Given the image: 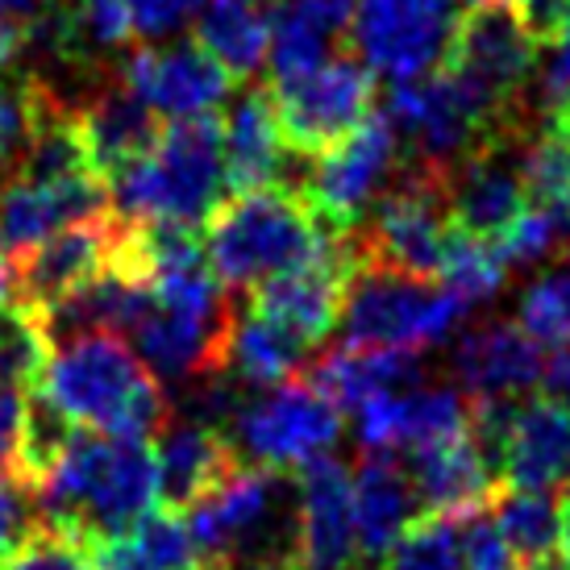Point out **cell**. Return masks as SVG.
<instances>
[{"instance_id": "obj_29", "label": "cell", "mask_w": 570, "mask_h": 570, "mask_svg": "<svg viewBox=\"0 0 570 570\" xmlns=\"http://www.w3.org/2000/svg\"><path fill=\"white\" fill-rule=\"evenodd\" d=\"M358 0H284L271 17V80L284 83L330 59V47L350 30Z\"/></svg>"}, {"instance_id": "obj_16", "label": "cell", "mask_w": 570, "mask_h": 570, "mask_svg": "<svg viewBox=\"0 0 570 570\" xmlns=\"http://www.w3.org/2000/svg\"><path fill=\"white\" fill-rule=\"evenodd\" d=\"M126 217H96V222L67 225L47 242H38L30 250L13 254L9 275H13V304L42 308V304L67 296L71 287L88 284L92 275L112 267V254L121 246Z\"/></svg>"}, {"instance_id": "obj_5", "label": "cell", "mask_w": 570, "mask_h": 570, "mask_svg": "<svg viewBox=\"0 0 570 570\" xmlns=\"http://www.w3.org/2000/svg\"><path fill=\"white\" fill-rule=\"evenodd\" d=\"M383 112L396 126L400 142L412 146V163H425L442 175L491 138L529 126L524 112L495 105L488 92H479L475 83L450 67L425 71L416 80H396L387 88Z\"/></svg>"}, {"instance_id": "obj_41", "label": "cell", "mask_w": 570, "mask_h": 570, "mask_svg": "<svg viewBox=\"0 0 570 570\" xmlns=\"http://www.w3.org/2000/svg\"><path fill=\"white\" fill-rule=\"evenodd\" d=\"M558 225H562L558 213L529 205L500 238H491V242H495V250H500V258H504L508 267H529V263H541V258L558 246V238H562Z\"/></svg>"}, {"instance_id": "obj_15", "label": "cell", "mask_w": 570, "mask_h": 570, "mask_svg": "<svg viewBox=\"0 0 570 570\" xmlns=\"http://www.w3.org/2000/svg\"><path fill=\"white\" fill-rule=\"evenodd\" d=\"M529 138H533L529 126L508 129L445 171L450 217L459 229L479 234V238H500L508 225L521 217L529 205V196H524V146H529Z\"/></svg>"}, {"instance_id": "obj_3", "label": "cell", "mask_w": 570, "mask_h": 570, "mask_svg": "<svg viewBox=\"0 0 570 570\" xmlns=\"http://www.w3.org/2000/svg\"><path fill=\"white\" fill-rule=\"evenodd\" d=\"M225 191L222 117H184L163 126L159 142L109 179L112 213L126 222H208Z\"/></svg>"}, {"instance_id": "obj_42", "label": "cell", "mask_w": 570, "mask_h": 570, "mask_svg": "<svg viewBox=\"0 0 570 570\" xmlns=\"http://www.w3.org/2000/svg\"><path fill=\"white\" fill-rule=\"evenodd\" d=\"M42 524V508H38V483L26 479L17 466L0 471V541L13 550L30 538Z\"/></svg>"}, {"instance_id": "obj_53", "label": "cell", "mask_w": 570, "mask_h": 570, "mask_svg": "<svg viewBox=\"0 0 570 570\" xmlns=\"http://www.w3.org/2000/svg\"><path fill=\"white\" fill-rule=\"evenodd\" d=\"M550 117H554V121H562V126L570 129V100H567V105H562L558 112H550Z\"/></svg>"}, {"instance_id": "obj_52", "label": "cell", "mask_w": 570, "mask_h": 570, "mask_svg": "<svg viewBox=\"0 0 570 570\" xmlns=\"http://www.w3.org/2000/svg\"><path fill=\"white\" fill-rule=\"evenodd\" d=\"M558 517H562V550H567V558H570V488H567V495H562V504H558Z\"/></svg>"}, {"instance_id": "obj_37", "label": "cell", "mask_w": 570, "mask_h": 570, "mask_svg": "<svg viewBox=\"0 0 570 570\" xmlns=\"http://www.w3.org/2000/svg\"><path fill=\"white\" fill-rule=\"evenodd\" d=\"M42 112V83L21 67L0 76V188L13 184Z\"/></svg>"}, {"instance_id": "obj_27", "label": "cell", "mask_w": 570, "mask_h": 570, "mask_svg": "<svg viewBox=\"0 0 570 570\" xmlns=\"http://www.w3.org/2000/svg\"><path fill=\"white\" fill-rule=\"evenodd\" d=\"M308 383L321 396L337 404L342 412L363 409L366 400L383 392H409L421 383V358L416 350L396 346H337L333 354H321L308 366Z\"/></svg>"}, {"instance_id": "obj_12", "label": "cell", "mask_w": 570, "mask_h": 570, "mask_svg": "<svg viewBox=\"0 0 570 570\" xmlns=\"http://www.w3.org/2000/svg\"><path fill=\"white\" fill-rule=\"evenodd\" d=\"M313 163L317 167L308 171L304 200L333 229H354L358 222H366V213L383 196V188L396 179L400 134L387 121V112H371L350 138H342Z\"/></svg>"}, {"instance_id": "obj_30", "label": "cell", "mask_w": 570, "mask_h": 570, "mask_svg": "<svg viewBox=\"0 0 570 570\" xmlns=\"http://www.w3.org/2000/svg\"><path fill=\"white\" fill-rule=\"evenodd\" d=\"M313 366V346L301 342L296 333L284 325L254 313L250 304L234 313V333H229V354H225V371L238 383L250 387H279V383L296 380L301 371Z\"/></svg>"}, {"instance_id": "obj_45", "label": "cell", "mask_w": 570, "mask_h": 570, "mask_svg": "<svg viewBox=\"0 0 570 570\" xmlns=\"http://www.w3.org/2000/svg\"><path fill=\"white\" fill-rule=\"evenodd\" d=\"M546 47H550V55H546V67H541L538 76V100L546 117H550V112H558L570 100V21Z\"/></svg>"}, {"instance_id": "obj_35", "label": "cell", "mask_w": 570, "mask_h": 570, "mask_svg": "<svg viewBox=\"0 0 570 570\" xmlns=\"http://www.w3.org/2000/svg\"><path fill=\"white\" fill-rule=\"evenodd\" d=\"M50 354L55 346L33 308L26 304L0 308V387L4 392H33L47 375Z\"/></svg>"}, {"instance_id": "obj_13", "label": "cell", "mask_w": 570, "mask_h": 570, "mask_svg": "<svg viewBox=\"0 0 570 570\" xmlns=\"http://www.w3.org/2000/svg\"><path fill=\"white\" fill-rule=\"evenodd\" d=\"M354 267H358L354 234L350 229H325L313 258H304L296 267L279 271L258 287H250V308L317 350L337 330L346 279Z\"/></svg>"}, {"instance_id": "obj_40", "label": "cell", "mask_w": 570, "mask_h": 570, "mask_svg": "<svg viewBox=\"0 0 570 570\" xmlns=\"http://www.w3.org/2000/svg\"><path fill=\"white\" fill-rule=\"evenodd\" d=\"M0 570H96V562L88 554V546H80L59 529L38 524L30 538L4 554Z\"/></svg>"}, {"instance_id": "obj_48", "label": "cell", "mask_w": 570, "mask_h": 570, "mask_svg": "<svg viewBox=\"0 0 570 570\" xmlns=\"http://www.w3.org/2000/svg\"><path fill=\"white\" fill-rule=\"evenodd\" d=\"M541 400L546 404H554V409L570 412V342L567 346H558L546 363H541Z\"/></svg>"}, {"instance_id": "obj_6", "label": "cell", "mask_w": 570, "mask_h": 570, "mask_svg": "<svg viewBox=\"0 0 570 570\" xmlns=\"http://www.w3.org/2000/svg\"><path fill=\"white\" fill-rule=\"evenodd\" d=\"M462 317L466 301H459L450 287L421 275L358 263L346 279L337 330L350 346L421 350L450 337Z\"/></svg>"}, {"instance_id": "obj_34", "label": "cell", "mask_w": 570, "mask_h": 570, "mask_svg": "<svg viewBox=\"0 0 570 570\" xmlns=\"http://www.w3.org/2000/svg\"><path fill=\"white\" fill-rule=\"evenodd\" d=\"M442 287H450L459 301L466 304H483L491 296H500L508 284V263L500 258L495 242L479 238V234H466V229H450L445 234V250H442Z\"/></svg>"}, {"instance_id": "obj_22", "label": "cell", "mask_w": 570, "mask_h": 570, "mask_svg": "<svg viewBox=\"0 0 570 570\" xmlns=\"http://www.w3.org/2000/svg\"><path fill=\"white\" fill-rule=\"evenodd\" d=\"M541 342L521 321H488L454 346V380L471 400H517L541 380Z\"/></svg>"}, {"instance_id": "obj_47", "label": "cell", "mask_w": 570, "mask_h": 570, "mask_svg": "<svg viewBox=\"0 0 570 570\" xmlns=\"http://www.w3.org/2000/svg\"><path fill=\"white\" fill-rule=\"evenodd\" d=\"M512 4L538 42H550L570 21V0H512Z\"/></svg>"}, {"instance_id": "obj_2", "label": "cell", "mask_w": 570, "mask_h": 570, "mask_svg": "<svg viewBox=\"0 0 570 570\" xmlns=\"http://www.w3.org/2000/svg\"><path fill=\"white\" fill-rule=\"evenodd\" d=\"M33 392L71 425L134 442H155L171 421L159 375L121 342V333H83L63 342Z\"/></svg>"}, {"instance_id": "obj_23", "label": "cell", "mask_w": 570, "mask_h": 570, "mask_svg": "<svg viewBox=\"0 0 570 570\" xmlns=\"http://www.w3.org/2000/svg\"><path fill=\"white\" fill-rule=\"evenodd\" d=\"M83 134V150H88V167H92L105 184L112 175H121L129 163H138L159 142L163 117L146 100L129 92L126 83L112 76L109 83H100L80 109H76Z\"/></svg>"}, {"instance_id": "obj_54", "label": "cell", "mask_w": 570, "mask_h": 570, "mask_svg": "<svg viewBox=\"0 0 570 570\" xmlns=\"http://www.w3.org/2000/svg\"><path fill=\"white\" fill-rule=\"evenodd\" d=\"M4 554H9V546H4V541H0V562H4Z\"/></svg>"}, {"instance_id": "obj_1", "label": "cell", "mask_w": 570, "mask_h": 570, "mask_svg": "<svg viewBox=\"0 0 570 570\" xmlns=\"http://www.w3.org/2000/svg\"><path fill=\"white\" fill-rule=\"evenodd\" d=\"M38 508L47 529L80 546L126 533L159 508L155 445L76 425L59 459L38 479Z\"/></svg>"}, {"instance_id": "obj_26", "label": "cell", "mask_w": 570, "mask_h": 570, "mask_svg": "<svg viewBox=\"0 0 570 570\" xmlns=\"http://www.w3.org/2000/svg\"><path fill=\"white\" fill-rule=\"evenodd\" d=\"M409 475L416 483V495H421L425 512L466 517L475 508H488L491 495L500 491V479L488 466V459L479 454L471 433L438 445H421V450H409Z\"/></svg>"}, {"instance_id": "obj_43", "label": "cell", "mask_w": 570, "mask_h": 570, "mask_svg": "<svg viewBox=\"0 0 570 570\" xmlns=\"http://www.w3.org/2000/svg\"><path fill=\"white\" fill-rule=\"evenodd\" d=\"M459 533H462V570H517L512 550L495 533L488 508H475V512L459 517Z\"/></svg>"}, {"instance_id": "obj_11", "label": "cell", "mask_w": 570, "mask_h": 570, "mask_svg": "<svg viewBox=\"0 0 570 570\" xmlns=\"http://www.w3.org/2000/svg\"><path fill=\"white\" fill-rule=\"evenodd\" d=\"M538 47L541 42L529 33L512 0H471L442 67L466 76L495 105L524 112V96L533 88V67H538Z\"/></svg>"}, {"instance_id": "obj_38", "label": "cell", "mask_w": 570, "mask_h": 570, "mask_svg": "<svg viewBox=\"0 0 570 570\" xmlns=\"http://www.w3.org/2000/svg\"><path fill=\"white\" fill-rule=\"evenodd\" d=\"M380 570H462L459 517H421L409 533L387 550Z\"/></svg>"}, {"instance_id": "obj_32", "label": "cell", "mask_w": 570, "mask_h": 570, "mask_svg": "<svg viewBox=\"0 0 570 570\" xmlns=\"http://www.w3.org/2000/svg\"><path fill=\"white\" fill-rule=\"evenodd\" d=\"M271 0H208L196 17V42L234 76L250 80L271 50Z\"/></svg>"}, {"instance_id": "obj_10", "label": "cell", "mask_w": 570, "mask_h": 570, "mask_svg": "<svg viewBox=\"0 0 570 570\" xmlns=\"http://www.w3.org/2000/svg\"><path fill=\"white\" fill-rule=\"evenodd\" d=\"M271 96L284 142L304 159H321L375 112V71L358 55H330L296 80L275 83Z\"/></svg>"}, {"instance_id": "obj_17", "label": "cell", "mask_w": 570, "mask_h": 570, "mask_svg": "<svg viewBox=\"0 0 570 570\" xmlns=\"http://www.w3.org/2000/svg\"><path fill=\"white\" fill-rule=\"evenodd\" d=\"M112 196L109 184L96 171L33 184V179H13L0 188V246L9 254H21L47 242L67 225L109 217Z\"/></svg>"}, {"instance_id": "obj_44", "label": "cell", "mask_w": 570, "mask_h": 570, "mask_svg": "<svg viewBox=\"0 0 570 570\" xmlns=\"http://www.w3.org/2000/svg\"><path fill=\"white\" fill-rule=\"evenodd\" d=\"M126 4L138 38L159 42V38H171V33L196 26V17H200L208 0H126Z\"/></svg>"}, {"instance_id": "obj_8", "label": "cell", "mask_w": 570, "mask_h": 570, "mask_svg": "<svg viewBox=\"0 0 570 570\" xmlns=\"http://www.w3.org/2000/svg\"><path fill=\"white\" fill-rule=\"evenodd\" d=\"M242 462L271 471H304L342 438V409L308 380H287L275 392L238 404L225 433Z\"/></svg>"}, {"instance_id": "obj_7", "label": "cell", "mask_w": 570, "mask_h": 570, "mask_svg": "<svg viewBox=\"0 0 570 570\" xmlns=\"http://www.w3.org/2000/svg\"><path fill=\"white\" fill-rule=\"evenodd\" d=\"M450 229L454 217H450L445 175L409 159L371 205V222H358L350 234L358 246V263L433 279L442 267Z\"/></svg>"}, {"instance_id": "obj_21", "label": "cell", "mask_w": 570, "mask_h": 570, "mask_svg": "<svg viewBox=\"0 0 570 570\" xmlns=\"http://www.w3.org/2000/svg\"><path fill=\"white\" fill-rule=\"evenodd\" d=\"M150 445L159 466V508H171V512H188L191 504H200L208 491L222 488L242 466L238 450L222 429L191 416H179V421L171 416Z\"/></svg>"}, {"instance_id": "obj_55", "label": "cell", "mask_w": 570, "mask_h": 570, "mask_svg": "<svg viewBox=\"0 0 570 570\" xmlns=\"http://www.w3.org/2000/svg\"><path fill=\"white\" fill-rule=\"evenodd\" d=\"M562 217H567V225H570V205H567V213H562Z\"/></svg>"}, {"instance_id": "obj_18", "label": "cell", "mask_w": 570, "mask_h": 570, "mask_svg": "<svg viewBox=\"0 0 570 570\" xmlns=\"http://www.w3.org/2000/svg\"><path fill=\"white\" fill-rule=\"evenodd\" d=\"M234 304L217 313H191V308H171V304H150V313L138 321L134 342L155 375L163 380H205L222 375L225 354H229V333H234Z\"/></svg>"}, {"instance_id": "obj_31", "label": "cell", "mask_w": 570, "mask_h": 570, "mask_svg": "<svg viewBox=\"0 0 570 570\" xmlns=\"http://www.w3.org/2000/svg\"><path fill=\"white\" fill-rule=\"evenodd\" d=\"M88 554L96 570H205L184 512L171 508L146 512L134 529L88 546Z\"/></svg>"}, {"instance_id": "obj_20", "label": "cell", "mask_w": 570, "mask_h": 570, "mask_svg": "<svg viewBox=\"0 0 570 570\" xmlns=\"http://www.w3.org/2000/svg\"><path fill=\"white\" fill-rule=\"evenodd\" d=\"M222 155H225V188L250 191L267 184H287V167L296 150L284 142L275 96L263 83H246L222 117Z\"/></svg>"}, {"instance_id": "obj_25", "label": "cell", "mask_w": 570, "mask_h": 570, "mask_svg": "<svg viewBox=\"0 0 570 570\" xmlns=\"http://www.w3.org/2000/svg\"><path fill=\"white\" fill-rule=\"evenodd\" d=\"M350 488H354V529H358L363 567L375 570L387 550L425 517V504L416 495L409 466H400L392 454H366L350 475Z\"/></svg>"}, {"instance_id": "obj_9", "label": "cell", "mask_w": 570, "mask_h": 570, "mask_svg": "<svg viewBox=\"0 0 570 570\" xmlns=\"http://www.w3.org/2000/svg\"><path fill=\"white\" fill-rule=\"evenodd\" d=\"M466 4L471 0H358L350 21L354 55L392 83L438 71Z\"/></svg>"}, {"instance_id": "obj_46", "label": "cell", "mask_w": 570, "mask_h": 570, "mask_svg": "<svg viewBox=\"0 0 570 570\" xmlns=\"http://www.w3.org/2000/svg\"><path fill=\"white\" fill-rule=\"evenodd\" d=\"M26 404H30V392H4L0 387V471L17 466L21 429H26Z\"/></svg>"}, {"instance_id": "obj_28", "label": "cell", "mask_w": 570, "mask_h": 570, "mask_svg": "<svg viewBox=\"0 0 570 570\" xmlns=\"http://www.w3.org/2000/svg\"><path fill=\"white\" fill-rule=\"evenodd\" d=\"M500 479L508 488L550 491L570 483V412L529 400L517 404L504 438Z\"/></svg>"}, {"instance_id": "obj_50", "label": "cell", "mask_w": 570, "mask_h": 570, "mask_svg": "<svg viewBox=\"0 0 570 570\" xmlns=\"http://www.w3.org/2000/svg\"><path fill=\"white\" fill-rule=\"evenodd\" d=\"M50 4H55V0H0V17L30 26V21H38V17L47 13Z\"/></svg>"}, {"instance_id": "obj_49", "label": "cell", "mask_w": 570, "mask_h": 570, "mask_svg": "<svg viewBox=\"0 0 570 570\" xmlns=\"http://www.w3.org/2000/svg\"><path fill=\"white\" fill-rule=\"evenodd\" d=\"M21 59H26V26L0 17V76H4V71H17Z\"/></svg>"}, {"instance_id": "obj_36", "label": "cell", "mask_w": 570, "mask_h": 570, "mask_svg": "<svg viewBox=\"0 0 570 570\" xmlns=\"http://www.w3.org/2000/svg\"><path fill=\"white\" fill-rule=\"evenodd\" d=\"M524 196L533 208L567 213L570 205V129L554 117L524 146Z\"/></svg>"}, {"instance_id": "obj_4", "label": "cell", "mask_w": 570, "mask_h": 570, "mask_svg": "<svg viewBox=\"0 0 570 570\" xmlns=\"http://www.w3.org/2000/svg\"><path fill=\"white\" fill-rule=\"evenodd\" d=\"M330 222H321L301 191L267 188L229 191L208 217L205 254L213 275L234 292H250L263 279L313 258Z\"/></svg>"}, {"instance_id": "obj_19", "label": "cell", "mask_w": 570, "mask_h": 570, "mask_svg": "<svg viewBox=\"0 0 570 570\" xmlns=\"http://www.w3.org/2000/svg\"><path fill=\"white\" fill-rule=\"evenodd\" d=\"M296 479H301V567L363 570L350 471L325 454L296 471Z\"/></svg>"}, {"instance_id": "obj_24", "label": "cell", "mask_w": 570, "mask_h": 570, "mask_svg": "<svg viewBox=\"0 0 570 570\" xmlns=\"http://www.w3.org/2000/svg\"><path fill=\"white\" fill-rule=\"evenodd\" d=\"M150 304H155V292L146 279L121 267H105L88 284L71 287L67 296L33 308V313L42 321L50 346H59V342L83 337V333H134L138 321L150 313Z\"/></svg>"}, {"instance_id": "obj_14", "label": "cell", "mask_w": 570, "mask_h": 570, "mask_svg": "<svg viewBox=\"0 0 570 570\" xmlns=\"http://www.w3.org/2000/svg\"><path fill=\"white\" fill-rule=\"evenodd\" d=\"M117 80L146 100L163 121L205 117L234 88L225 71L200 42H163V47H129L117 59Z\"/></svg>"}, {"instance_id": "obj_51", "label": "cell", "mask_w": 570, "mask_h": 570, "mask_svg": "<svg viewBox=\"0 0 570 570\" xmlns=\"http://www.w3.org/2000/svg\"><path fill=\"white\" fill-rule=\"evenodd\" d=\"M524 570H570V558L562 554H546V558H533V562H524Z\"/></svg>"}, {"instance_id": "obj_33", "label": "cell", "mask_w": 570, "mask_h": 570, "mask_svg": "<svg viewBox=\"0 0 570 570\" xmlns=\"http://www.w3.org/2000/svg\"><path fill=\"white\" fill-rule=\"evenodd\" d=\"M491 524L504 538V546L517 558L533 562V558L558 554L562 546V517H558V500L550 491L533 488H500L491 495Z\"/></svg>"}, {"instance_id": "obj_39", "label": "cell", "mask_w": 570, "mask_h": 570, "mask_svg": "<svg viewBox=\"0 0 570 570\" xmlns=\"http://www.w3.org/2000/svg\"><path fill=\"white\" fill-rule=\"evenodd\" d=\"M521 325L541 346H567L570 342V254L524 287Z\"/></svg>"}]
</instances>
